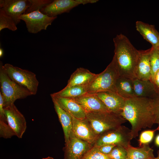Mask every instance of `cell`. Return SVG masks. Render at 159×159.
<instances>
[{
    "label": "cell",
    "instance_id": "cell-26",
    "mask_svg": "<svg viewBox=\"0 0 159 159\" xmlns=\"http://www.w3.org/2000/svg\"><path fill=\"white\" fill-rule=\"evenodd\" d=\"M150 49V63L151 77L150 80H151L159 70V53L158 48L152 47Z\"/></svg>",
    "mask_w": 159,
    "mask_h": 159
},
{
    "label": "cell",
    "instance_id": "cell-27",
    "mask_svg": "<svg viewBox=\"0 0 159 159\" xmlns=\"http://www.w3.org/2000/svg\"><path fill=\"white\" fill-rule=\"evenodd\" d=\"M81 159H111L107 155L100 152L97 146H94L83 155Z\"/></svg>",
    "mask_w": 159,
    "mask_h": 159
},
{
    "label": "cell",
    "instance_id": "cell-21",
    "mask_svg": "<svg viewBox=\"0 0 159 159\" xmlns=\"http://www.w3.org/2000/svg\"><path fill=\"white\" fill-rule=\"evenodd\" d=\"M53 102L55 111L62 125L64 135L65 144L68 143L70 133L72 131V116L60 107L54 100Z\"/></svg>",
    "mask_w": 159,
    "mask_h": 159
},
{
    "label": "cell",
    "instance_id": "cell-34",
    "mask_svg": "<svg viewBox=\"0 0 159 159\" xmlns=\"http://www.w3.org/2000/svg\"><path fill=\"white\" fill-rule=\"evenodd\" d=\"M155 143L157 146H159V134L155 138Z\"/></svg>",
    "mask_w": 159,
    "mask_h": 159
},
{
    "label": "cell",
    "instance_id": "cell-30",
    "mask_svg": "<svg viewBox=\"0 0 159 159\" xmlns=\"http://www.w3.org/2000/svg\"><path fill=\"white\" fill-rule=\"evenodd\" d=\"M156 129L153 130H146L143 131L140 134L138 140L139 146L143 144H148L152 140L154 133Z\"/></svg>",
    "mask_w": 159,
    "mask_h": 159
},
{
    "label": "cell",
    "instance_id": "cell-19",
    "mask_svg": "<svg viewBox=\"0 0 159 159\" xmlns=\"http://www.w3.org/2000/svg\"><path fill=\"white\" fill-rule=\"evenodd\" d=\"M135 27L144 39L151 44L152 47L159 48V33L154 25L137 21Z\"/></svg>",
    "mask_w": 159,
    "mask_h": 159
},
{
    "label": "cell",
    "instance_id": "cell-23",
    "mask_svg": "<svg viewBox=\"0 0 159 159\" xmlns=\"http://www.w3.org/2000/svg\"><path fill=\"white\" fill-rule=\"evenodd\" d=\"M117 93L126 99L135 97L133 84V80L120 76L115 84Z\"/></svg>",
    "mask_w": 159,
    "mask_h": 159
},
{
    "label": "cell",
    "instance_id": "cell-8",
    "mask_svg": "<svg viewBox=\"0 0 159 159\" xmlns=\"http://www.w3.org/2000/svg\"><path fill=\"white\" fill-rule=\"evenodd\" d=\"M57 18L49 17L38 10L22 15L20 19L25 22L29 32L36 34L42 30H46Z\"/></svg>",
    "mask_w": 159,
    "mask_h": 159
},
{
    "label": "cell",
    "instance_id": "cell-14",
    "mask_svg": "<svg viewBox=\"0 0 159 159\" xmlns=\"http://www.w3.org/2000/svg\"><path fill=\"white\" fill-rule=\"evenodd\" d=\"M73 99L80 105L86 113L94 112L109 111L96 94L87 93Z\"/></svg>",
    "mask_w": 159,
    "mask_h": 159
},
{
    "label": "cell",
    "instance_id": "cell-3",
    "mask_svg": "<svg viewBox=\"0 0 159 159\" xmlns=\"http://www.w3.org/2000/svg\"><path fill=\"white\" fill-rule=\"evenodd\" d=\"M0 62V83L1 91L4 107L14 104L17 99H23L32 95L26 88L11 80L8 76Z\"/></svg>",
    "mask_w": 159,
    "mask_h": 159
},
{
    "label": "cell",
    "instance_id": "cell-10",
    "mask_svg": "<svg viewBox=\"0 0 159 159\" xmlns=\"http://www.w3.org/2000/svg\"><path fill=\"white\" fill-rule=\"evenodd\" d=\"M5 116L8 125L15 136L22 138L26 128L25 118L14 104L4 107Z\"/></svg>",
    "mask_w": 159,
    "mask_h": 159
},
{
    "label": "cell",
    "instance_id": "cell-7",
    "mask_svg": "<svg viewBox=\"0 0 159 159\" xmlns=\"http://www.w3.org/2000/svg\"><path fill=\"white\" fill-rule=\"evenodd\" d=\"M3 67L11 80L26 88L32 95L36 94L39 82L34 73L8 63L3 65Z\"/></svg>",
    "mask_w": 159,
    "mask_h": 159
},
{
    "label": "cell",
    "instance_id": "cell-6",
    "mask_svg": "<svg viewBox=\"0 0 159 159\" xmlns=\"http://www.w3.org/2000/svg\"><path fill=\"white\" fill-rule=\"evenodd\" d=\"M132 139L131 130L121 125L98 135L94 146L99 147L113 144L121 146L126 149L130 145V141Z\"/></svg>",
    "mask_w": 159,
    "mask_h": 159
},
{
    "label": "cell",
    "instance_id": "cell-15",
    "mask_svg": "<svg viewBox=\"0 0 159 159\" xmlns=\"http://www.w3.org/2000/svg\"><path fill=\"white\" fill-rule=\"evenodd\" d=\"M52 100L72 116L79 119H86V113L80 105L73 99L50 94Z\"/></svg>",
    "mask_w": 159,
    "mask_h": 159
},
{
    "label": "cell",
    "instance_id": "cell-11",
    "mask_svg": "<svg viewBox=\"0 0 159 159\" xmlns=\"http://www.w3.org/2000/svg\"><path fill=\"white\" fill-rule=\"evenodd\" d=\"M30 4V0H0V10L10 16L16 25L20 22V16L24 14Z\"/></svg>",
    "mask_w": 159,
    "mask_h": 159
},
{
    "label": "cell",
    "instance_id": "cell-16",
    "mask_svg": "<svg viewBox=\"0 0 159 159\" xmlns=\"http://www.w3.org/2000/svg\"><path fill=\"white\" fill-rule=\"evenodd\" d=\"M109 111L120 115L126 99L118 93L112 92H103L96 93Z\"/></svg>",
    "mask_w": 159,
    "mask_h": 159
},
{
    "label": "cell",
    "instance_id": "cell-9",
    "mask_svg": "<svg viewBox=\"0 0 159 159\" xmlns=\"http://www.w3.org/2000/svg\"><path fill=\"white\" fill-rule=\"evenodd\" d=\"M94 145L77 138L72 130L70 133L68 143L63 148V159H81L85 154Z\"/></svg>",
    "mask_w": 159,
    "mask_h": 159
},
{
    "label": "cell",
    "instance_id": "cell-33",
    "mask_svg": "<svg viewBox=\"0 0 159 159\" xmlns=\"http://www.w3.org/2000/svg\"><path fill=\"white\" fill-rule=\"evenodd\" d=\"M80 4L84 5L87 3H94L98 1L97 0H77Z\"/></svg>",
    "mask_w": 159,
    "mask_h": 159
},
{
    "label": "cell",
    "instance_id": "cell-36",
    "mask_svg": "<svg viewBox=\"0 0 159 159\" xmlns=\"http://www.w3.org/2000/svg\"><path fill=\"white\" fill-rule=\"evenodd\" d=\"M157 156L156 157H155L153 159H159V150L157 151Z\"/></svg>",
    "mask_w": 159,
    "mask_h": 159
},
{
    "label": "cell",
    "instance_id": "cell-5",
    "mask_svg": "<svg viewBox=\"0 0 159 159\" xmlns=\"http://www.w3.org/2000/svg\"><path fill=\"white\" fill-rule=\"evenodd\" d=\"M86 118L97 135L117 127L127 121L121 115L110 111L87 113Z\"/></svg>",
    "mask_w": 159,
    "mask_h": 159
},
{
    "label": "cell",
    "instance_id": "cell-28",
    "mask_svg": "<svg viewBox=\"0 0 159 159\" xmlns=\"http://www.w3.org/2000/svg\"><path fill=\"white\" fill-rule=\"evenodd\" d=\"M107 155L111 159H127V157L126 149L119 145L115 146Z\"/></svg>",
    "mask_w": 159,
    "mask_h": 159
},
{
    "label": "cell",
    "instance_id": "cell-2",
    "mask_svg": "<svg viewBox=\"0 0 159 159\" xmlns=\"http://www.w3.org/2000/svg\"><path fill=\"white\" fill-rule=\"evenodd\" d=\"M113 57L120 76L133 80L139 55V50L132 44L125 35L117 34L113 38Z\"/></svg>",
    "mask_w": 159,
    "mask_h": 159
},
{
    "label": "cell",
    "instance_id": "cell-37",
    "mask_svg": "<svg viewBox=\"0 0 159 159\" xmlns=\"http://www.w3.org/2000/svg\"><path fill=\"white\" fill-rule=\"evenodd\" d=\"M42 159H54L52 157L49 156L47 158H43Z\"/></svg>",
    "mask_w": 159,
    "mask_h": 159
},
{
    "label": "cell",
    "instance_id": "cell-38",
    "mask_svg": "<svg viewBox=\"0 0 159 159\" xmlns=\"http://www.w3.org/2000/svg\"><path fill=\"white\" fill-rule=\"evenodd\" d=\"M159 53V48L158 49Z\"/></svg>",
    "mask_w": 159,
    "mask_h": 159
},
{
    "label": "cell",
    "instance_id": "cell-17",
    "mask_svg": "<svg viewBox=\"0 0 159 159\" xmlns=\"http://www.w3.org/2000/svg\"><path fill=\"white\" fill-rule=\"evenodd\" d=\"M133 84L135 97L153 99L159 95L150 80H143L135 78L133 80Z\"/></svg>",
    "mask_w": 159,
    "mask_h": 159
},
{
    "label": "cell",
    "instance_id": "cell-12",
    "mask_svg": "<svg viewBox=\"0 0 159 159\" xmlns=\"http://www.w3.org/2000/svg\"><path fill=\"white\" fill-rule=\"evenodd\" d=\"M72 130L78 138L94 144L98 135H97L86 118L79 119L72 116Z\"/></svg>",
    "mask_w": 159,
    "mask_h": 159
},
{
    "label": "cell",
    "instance_id": "cell-32",
    "mask_svg": "<svg viewBox=\"0 0 159 159\" xmlns=\"http://www.w3.org/2000/svg\"><path fill=\"white\" fill-rule=\"evenodd\" d=\"M116 145L113 144L107 145L97 147L100 151L105 155H108Z\"/></svg>",
    "mask_w": 159,
    "mask_h": 159
},
{
    "label": "cell",
    "instance_id": "cell-4",
    "mask_svg": "<svg viewBox=\"0 0 159 159\" xmlns=\"http://www.w3.org/2000/svg\"><path fill=\"white\" fill-rule=\"evenodd\" d=\"M119 76L115 60L113 58L105 70L97 74L88 84L87 93L96 94L107 91L117 93L115 84Z\"/></svg>",
    "mask_w": 159,
    "mask_h": 159
},
{
    "label": "cell",
    "instance_id": "cell-25",
    "mask_svg": "<svg viewBox=\"0 0 159 159\" xmlns=\"http://www.w3.org/2000/svg\"><path fill=\"white\" fill-rule=\"evenodd\" d=\"M7 28L14 31L17 29V27L13 19L4 11L0 10V31Z\"/></svg>",
    "mask_w": 159,
    "mask_h": 159
},
{
    "label": "cell",
    "instance_id": "cell-31",
    "mask_svg": "<svg viewBox=\"0 0 159 159\" xmlns=\"http://www.w3.org/2000/svg\"><path fill=\"white\" fill-rule=\"evenodd\" d=\"M154 112L155 116V123L158 125L156 128L159 132V95L153 99Z\"/></svg>",
    "mask_w": 159,
    "mask_h": 159
},
{
    "label": "cell",
    "instance_id": "cell-13",
    "mask_svg": "<svg viewBox=\"0 0 159 159\" xmlns=\"http://www.w3.org/2000/svg\"><path fill=\"white\" fill-rule=\"evenodd\" d=\"M80 4L77 0H54L42 9L40 11L49 17H54L64 13H69Z\"/></svg>",
    "mask_w": 159,
    "mask_h": 159
},
{
    "label": "cell",
    "instance_id": "cell-29",
    "mask_svg": "<svg viewBox=\"0 0 159 159\" xmlns=\"http://www.w3.org/2000/svg\"><path fill=\"white\" fill-rule=\"evenodd\" d=\"M52 1L51 0H30V6L24 14L29 13L38 10H40Z\"/></svg>",
    "mask_w": 159,
    "mask_h": 159
},
{
    "label": "cell",
    "instance_id": "cell-22",
    "mask_svg": "<svg viewBox=\"0 0 159 159\" xmlns=\"http://www.w3.org/2000/svg\"><path fill=\"white\" fill-rule=\"evenodd\" d=\"M126 149L127 153V159H153L155 158L153 150L149 144H143L137 147L130 145Z\"/></svg>",
    "mask_w": 159,
    "mask_h": 159
},
{
    "label": "cell",
    "instance_id": "cell-18",
    "mask_svg": "<svg viewBox=\"0 0 159 159\" xmlns=\"http://www.w3.org/2000/svg\"><path fill=\"white\" fill-rule=\"evenodd\" d=\"M150 48L145 50H139V55L135 72L136 78L143 80H150Z\"/></svg>",
    "mask_w": 159,
    "mask_h": 159
},
{
    "label": "cell",
    "instance_id": "cell-24",
    "mask_svg": "<svg viewBox=\"0 0 159 159\" xmlns=\"http://www.w3.org/2000/svg\"><path fill=\"white\" fill-rule=\"evenodd\" d=\"M88 85L65 87L61 90L52 94L61 97L74 99L87 93Z\"/></svg>",
    "mask_w": 159,
    "mask_h": 159
},
{
    "label": "cell",
    "instance_id": "cell-20",
    "mask_svg": "<svg viewBox=\"0 0 159 159\" xmlns=\"http://www.w3.org/2000/svg\"><path fill=\"white\" fill-rule=\"evenodd\" d=\"M96 75L87 69L78 68L71 74L65 87L88 85Z\"/></svg>",
    "mask_w": 159,
    "mask_h": 159
},
{
    "label": "cell",
    "instance_id": "cell-35",
    "mask_svg": "<svg viewBox=\"0 0 159 159\" xmlns=\"http://www.w3.org/2000/svg\"><path fill=\"white\" fill-rule=\"evenodd\" d=\"M3 54H4L3 50L1 48H0V57L1 58V57L3 56Z\"/></svg>",
    "mask_w": 159,
    "mask_h": 159
},
{
    "label": "cell",
    "instance_id": "cell-1",
    "mask_svg": "<svg viewBox=\"0 0 159 159\" xmlns=\"http://www.w3.org/2000/svg\"><path fill=\"white\" fill-rule=\"evenodd\" d=\"M120 115L130 123L132 138H135L142 129L150 128L155 124L153 99L135 97L126 99Z\"/></svg>",
    "mask_w": 159,
    "mask_h": 159
}]
</instances>
